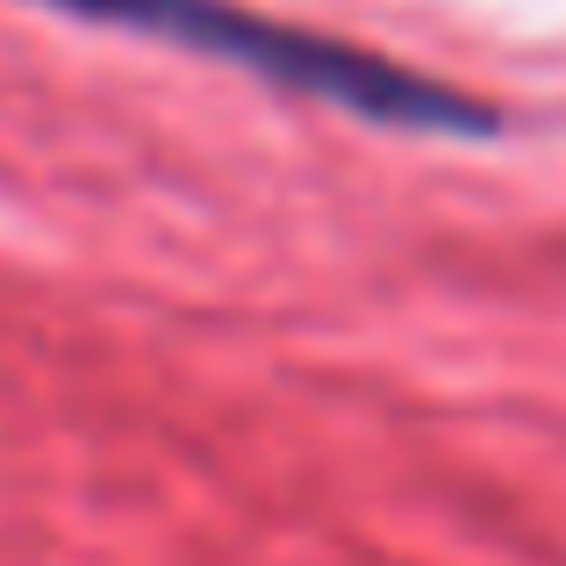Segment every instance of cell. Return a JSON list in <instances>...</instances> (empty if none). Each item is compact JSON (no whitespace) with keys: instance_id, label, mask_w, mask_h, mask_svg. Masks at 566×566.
I'll list each match as a JSON object with an SVG mask.
<instances>
[{"instance_id":"obj_1","label":"cell","mask_w":566,"mask_h":566,"mask_svg":"<svg viewBox=\"0 0 566 566\" xmlns=\"http://www.w3.org/2000/svg\"><path fill=\"white\" fill-rule=\"evenodd\" d=\"M43 8L101 29H129L151 43H180L193 57H222L251 80H273L302 101H331V108H352L387 129H488V115L444 80H423V72L359 51L345 36H323V29L273 22L237 0H43Z\"/></svg>"}]
</instances>
